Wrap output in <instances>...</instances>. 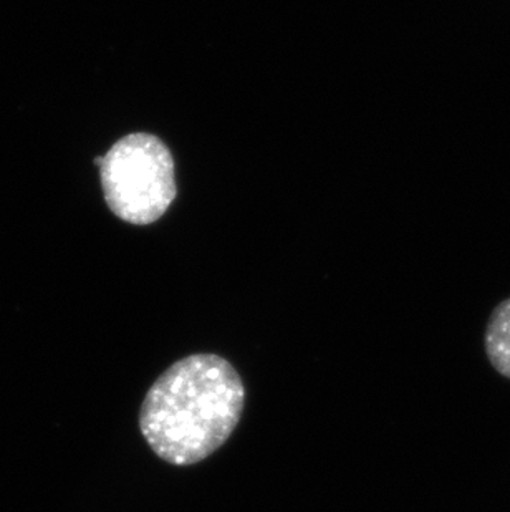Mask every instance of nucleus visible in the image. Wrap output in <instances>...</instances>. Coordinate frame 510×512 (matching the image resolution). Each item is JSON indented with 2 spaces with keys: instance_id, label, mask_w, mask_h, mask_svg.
I'll list each match as a JSON object with an SVG mask.
<instances>
[{
  "instance_id": "nucleus-3",
  "label": "nucleus",
  "mask_w": 510,
  "mask_h": 512,
  "mask_svg": "<svg viewBox=\"0 0 510 512\" xmlns=\"http://www.w3.org/2000/svg\"><path fill=\"white\" fill-rule=\"evenodd\" d=\"M484 347L492 367L510 380V299L492 310L484 335Z\"/></svg>"
},
{
  "instance_id": "nucleus-2",
  "label": "nucleus",
  "mask_w": 510,
  "mask_h": 512,
  "mask_svg": "<svg viewBox=\"0 0 510 512\" xmlns=\"http://www.w3.org/2000/svg\"><path fill=\"white\" fill-rule=\"evenodd\" d=\"M98 165L106 203L126 223H154L176 198L173 156L156 136H126Z\"/></svg>"
},
{
  "instance_id": "nucleus-1",
  "label": "nucleus",
  "mask_w": 510,
  "mask_h": 512,
  "mask_svg": "<svg viewBox=\"0 0 510 512\" xmlns=\"http://www.w3.org/2000/svg\"><path fill=\"white\" fill-rule=\"evenodd\" d=\"M246 388L236 368L196 353L159 375L141 405L140 430L154 455L174 466L201 463L236 431Z\"/></svg>"
}]
</instances>
